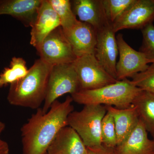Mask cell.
Listing matches in <instances>:
<instances>
[{"label":"cell","instance_id":"28","mask_svg":"<svg viewBox=\"0 0 154 154\" xmlns=\"http://www.w3.org/2000/svg\"><path fill=\"white\" fill-rule=\"evenodd\" d=\"M153 141H154V138Z\"/></svg>","mask_w":154,"mask_h":154},{"label":"cell","instance_id":"13","mask_svg":"<svg viewBox=\"0 0 154 154\" xmlns=\"http://www.w3.org/2000/svg\"><path fill=\"white\" fill-rule=\"evenodd\" d=\"M72 9L81 22L91 25L96 31L108 24L102 0H73L71 1Z\"/></svg>","mask_w":154,"mask_h":154},{"label":"cell","instance_id":"27","mask_svg":"<svg viewBox=\"0 0 154 154\" xmlns=\"http://www.w3.org/2000/svg\"><path fill=\"white\" fill-rule=\"evenodd\" d=\"M5 128V123L0 121V135L4 130Z\"/></svg>","mask_w":154,"mask_h":154},{"label":"cell","instance_id":"10","mask_svg":"<svg viewBox=\"0 0 154 154\" xmlns=\"http://www.w3.org/2000/svg\"><path fill=\"white\" fill-rule=\"evenodd\" d=\"M115 33L112 24L96 31L97 41L94 54L105 70L116 79V60L119 50Z\"/></svg>","mask_w":154,"mask_h":154},{"label":"cell","instance_id":"7","mask_svg":"<svg viewBox=\"0 0 154 154\" xmlns=\"http://www.w3.org/2000/svg\"><path fill=\"white\" fill-rule=\"evenodd\" d=\"M36 50L40 59L51 66L72 63L77 58L60 26L50 33Z\"/></svg>","mask_w":154,"mask_h":154},{"label":"cell","instance_id":"20","mask_svg":"<svg viewBox=\"0 0 154 154\" xmlns=\"http://www.w3.org/2000/svg\"><path fill=\"white\" fill-rule=\"evenodd\" d=\"M51 5L57 14L63 30L70 28L78 22V19L72 9L69 0H48Z\"/></svg>","mask_w":154,"mask_h":154},{"label":"cell","instance_id":"3","mask_svg":"<svg viewBox=\"0 0 154 154\" xmlns=\"http://www.w3.org/2000/svg\"><path fill=\"white\" fill-rule=\"evenodd\" d=\"M142 90L126 79L98 89L80 90L71 95L73 101L78 104L114 106L119 109L132 105L135 97Z\"/></svg>","mask_w":154,"mask_h":154},{"label":"cell","instance_id":"8","mask_svg":"<svg viewBox=\"0 0 154 154\" xmlns=\"http://www.w3.org/2000/svg\"><path fill=\"white\" fill-rule=\"evenodd\" d=\"M119 57L116 65V80L122 81L144 71L151 62L145 55L137 51L128 44L123 35L119 33L116 36Z\"/></svg>","mask_w":154,"mask_h":154},{"label":"cell","instance_id":"19","mask_svg":"<svg viewBox=\"0 0 154 154\" xmlns=\"http://www.w3.org/2000/svg\"><path fill=\"white\" fill-rule=\"evenodd\" d=\"M29 69L22 57H14L10 66L5 67L0 73V88H5L24 78Z\"/></svg>","mask_w":154,"mask_h":154},{"label":"cell","instance_id":"18","mask_svg":"<svg viewBox=\"0 0 154 154\" xmlns=\"http://www.w3.org/2000/svg\"><path fill=\"white\" fill-rule=\"evenodd\" d=\"M132 105L136 109L139 120L154 138V94L142 90Z\"/></svg>","mask_w":154,"mask_h":154},{"label":"cell","instance_id":"23","mask_svg":"<svg viewBox=\"0 0 154 154\" xmlns=\"http://www.w3.org/2000/svg\"><path fill=\"white\" fill-rule=\"evenodd\" d=\"M131 82L142 91L154 94V63H152L144 71L134 75Z\"/></svg>","mask_w":154,"mask_h":154},{"label":"cell","instance_id":"22","mask_svg":"<svg viewBox=\"0 0 154 154\" xmlns=\"http://www.w3.org/2000/svg\"><path fill=\"white\" fill-rule=\"evenodd\" d=\"M108 21L111 24L126 11L134 0H102Z\"/></svg>","mask_w":154,"mask_h":154},{"label":"cell","instance_id":"24","mask_svg":"<svg viewBox=\"0 0 154 154\" xmlns=\"http://www.w3.org/2000/svg\"><path fill=\"white\" fill-rule=\"evenodd\" d=\"M143 42L139 51L143 54L146 57L154 63V26L150 24L142 29Z\"/></svg>","mask_w":154,"mask_h":154},{"label":"cell","instance_id":"29","mask_svg":"<svg viewBox=\"0 0 154 154\" xmlns=\"http://www.w3.org/2000/svg\"><path fill=\"white\" fill-rule=\"evenodd\" d=\"M87 154H88V153H87Z\"/></svg>","mask_w":154,"mask_h":154},{"label":"cell","instance_id":"12","mask_svg":"<svg viewBox=\"0 0 154 154\" xmlns=\"http://www.w3.org/2000/svg\"><path fill=\"white\" fill-rule=\"evenodd\" d=\"M63 31L77 57L95 53L97 35L91 25L78 20L73 26Z\"/></svg>","mask_w":154,"mask_h":154},{"label":"cell","instance_id":"4","mask_svg":"<svg viewBox=\"0 0 154 154\" xmlns=\"http://www.w3.org/2000/svg\"><path fill=\"white\" fill-rule=\"evenodd\" d=\"M107 110L104 105H89L80 111H73L67 119L68 126L79 134L86 147L102 146L101 123Z\"/></svg>","mask_w":154,"mask_h":154},{"label":"cell","instance_id":"16","mask_svg":"<svg viewBox=\"0 0 154 154\" xmlns=\"http://www.w3.org/2000/svg\"><path fill=\"white\" fill-rule=\"evenodd\" d=\"M115 154H154V142L139 120L130 134L114 149Z\"/></svg>","mask_w":154,"mask_h":154},{"label":"cell","instance_id":"26","mask_svg":"<svg viewBox=\"0 0 154 154\" xmlns=\"http://www.w3.org/2000/svg\"><path fill=\"white\" fill-rule=\"evenodd\" d=\"M0 154H10L8 143L0 138Z\"/></svg>","mask_w":154,"mask_h":154},{"label":"cell","instance_id":"11","mask_svg":"<svg viewBox=\"0 0 154 154\" xmlns=\"http://www.w3.org/2000/svg\"><path fill=\"white\" fill-rule=\"evenodd\" d=\"M60 26L59 18L48 0H42L31 26L30 44L36 49L50 33Z\"/></svg>","mask_w":154,"mask_h":154},{"label":"cell","instance_id":"2","mask_svg":"<svg viewBox=\"0 0 154 154\" xmlns=\"http://www.w3.org/2000/svg\"><path fill=\"white\" fill-rule=\"evenodd\" d=\"M52 66L40 58L36 60L24 78L10 85L7 96L9 103L34 110L40 108L46 97Z\"/></svg>","mask_w":154,"mask_h":154},{"label":"cell","instance_id":"17","mask_svg":"<svg viewBox=\"0 0 154 154\" xmlns=\"http://www.w3.org/2000/svg\"><path fill=\"white\" fill-rule=\"evenodd\" d=\"M105 107L107 111L111 113L114 120L117 146L130 134L137 125L139 122L137 111L133 105L125 109L110 106Z\"/></svg>","mask_w":154,"mask_h":154},{"label":"cell","instance_id":"6","mask_svg":"<svg viewBox=\"0 0 154 154\" xmlns=\"http://www.w3.org/2000/svg\"><path fill=\"white\" fill-rule=\"evenodd\" d=\"M72 65L79 80L80 90L98 89L118 81L105 70L94 54L77 57Z\"/></svg>","mask_w":154,"mask_h":154},{"label":"cell","instance_id":"15","mask_svg":"<svg viewBox=\"0 0 154 154\" xmlns=\"http://www.w3.org/2000/svg\"><path fill=\"white\" fill-rule=\"evenodd\" d=\"M88 149L79 134L73 128H63L48 149L47 154H87Z\"/></svg>","mask_w":154,"mask_h":154},{"label":"cell","instance_id":"25","mask_svg":"<svg viewBox=\"0 0 154 154\" xmlns=\"http://www.w3.org/2000/svg\"><path fill=\"white\" fill-rule=\"evenodd\" d=\"M87 149L88 154H115L114 149L108 148L102 145L97 147L88 148Z\"/></svg>","mask_w":154,"mask_h":154},{"label":"cell","instance_id":"21","mask_svg":"<svg viewBox=\"0 0 154 154\" xmlns=\"http://www.w3.org/2000/svg\"><path fill=\"white\" fill-rule=\"evenodd\" d=\"M101 137L102 146L112 149H115L117 146L114 120L111 113L107 111L101 123Z\"/></svg>","mask_w":154,"mask_h":154},{"label":"cell","instance_id":"1","mask_svg":"<svg viewBox=\"0 0 154 154\" xmlns=\"http://www.w3.org/2000/svg\"><path fill=\"white\" fill-rule=\"evenodd\" d=\"M71 96L56 100L46 113L37 109L21 128L22 154H45L56 136L68 126L67 119L74 110Z\"/></svg>","mask_w":154,"mask_h":154},{"label":"cell","instance_id":"30","mask_svg":"<svg viewBox=\"0 0 154 154\" xmlns=\"http://www.w3.org/2000/svg\"><path fill=\"white\" fill-rule=\"evenodd\" d=\"M47 154V153H46V154Z\"/></svg>","mask_w":154,"mask_h":154},{"label":"cell","instance_id":"9","mask_svg":"<svg viewBox=\"0 0 154 154\" xmlns=\"http://www.w3.org/2000/svg\"><path fill=\"white\" fill-rule=\"evenodd\" d=\"M154 20V0H134L112 23L115 33L123 29H142Z\"/></svg>","mask_w":154,"mask_h":154},{"label":"cell","instance_id":"5","mask_svg":"<svg viewBox=\"0 0 154 154\" xmlns=\"http://www.w3.org/2000/svg\"><path fill=\"white\" fill-rule=\"evenodd\" d=\"M79 91V80L72 63L52 66L42 111L47 112L52 103L60 96L67 94L72 95Z\"/></svg>","mask_w":154,"mask_h":154},{"label":"cell","instance_id":"14","mask_svg":"<svg viewBox=\"0 0 154 154\" xmlns=\"http://www.w3.org/2000/svg\"><path fill=\"white\" fill-rule=\"evenodd\" d=\"M42 0H0V16L7 15L26 27L35 21Z\"/></svg>","mask_w":154,"mask_h":154}]
</instances>
